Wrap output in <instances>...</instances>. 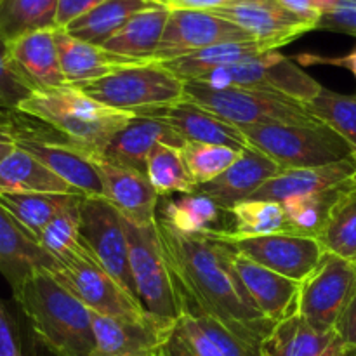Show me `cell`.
Segmentation results:
<instances>
[{
  "label": "cell",
  "mask_w": 356,
  "mask_h": 356,
  "mask_svg": "<svg viewBox=\"0 0 356 356\" xmlns=\"http://www.w3.org/2000/svg\"><path fill=\"white\" fill-rule=\"evenodd\" d=\"M156 229L172 273L181 312L205 315L261 351L273 323L256 308L233 266V249L207 233L184 235L156 216ZM181 315V313H179Z\"/></svg>",
  "instance_id": "obj_1"
},
{
  "label": "cell",
  "mask_w": 356,
  "mask_h": 356,
  "mask_svg": "<svg viewBox=\"0 0 356 356\" xmlns=\"http://www.w3.org/2000/svg\"><path fill=\"white\" fill-rule=\"evenodd\" d=\"M14 296L31 334L54 356H94L92 312L52 275L37 273Z\"/></svg>",
  "instance_id": "obj_2"
},
{
  "label": "cell",
  "mask_w": 356,
  "mask_h": 356,
  "mask_svg": "<svg viewBox=\"0 0 356 356\" xmlns=\"http://www.w3.org/2000/svg\"><path fill=\"white\" fill-rule=\"evenodd\" d=\"M19 111L47 122L87 155L99 153L134 118L97 103L75 86L33 92Z\"/></svg>",
  "instance_id": "obj_3"
},
{
  "label": "cell",
  "mask_w": 356,
  "mask_h": 356,
  "mask_svg": "<svg viewBox=\"0 0 356 356\" xmlns=\"http://www.w3.org/2000/svg\"><path fill=\"white\" fill-rule=\"evenodd\" d=\"M240 131L249 146L264 153L282 170L330 165L355 155L353 146L322 122L268 124Z\"/></svg>",
  "instance_id": "obj_4"
},
{
  "label": "cell",
  "mask_w": 356,
  "mask_h": 356,
  "mask_svg": "<svg viewBox=\"0 0 356 356\" xmlns=\"http://www.w3.org/2000/svg\"><path fill=\"white\" fill-rule=\"evenodd\" d=\"M79 89L97 103L134 117L155 115L184 99L183 80L156 61L120 68Z\"/></svg>",
  "instance_id": "obj_5"
},
{
  "label": "cell",
  "mask_w": 356,
  "mask_h": 356,
  "mask_svg": "<svg viewBox=\"0 0 356 356\" xmlns=\"http://www.w3.org/2000/svg\"><path fill=\"white\" fill-rule=\"evenodd\" d=\"M218 115L238 129L268 124H318L302 103L285 96L184 82V99Z\"/></svg>",
  "instance_id": "obj_6"
},
{
  "label": "cell",
  "mask_w": 356,
  "mask_h": 356,
  "mask_svg": "<svg viewBox=\"0 0 356 356\" xmlns=\"http://www.w3.org/2000/svg\"><path fill=\"white\" fill-rule=\"evenodd\" d=\"M197 82L207 83L211 87H238L285 96L305 106L323 87L309 73H306L302 66L296 65L294 59L280 54L278 51L263 52L228 68L216 70L214 73Z\"/></svg>",
  "instance_id": "obj_7"
},
{
  "label": "cell",
  "mask_w": 356,
  "mask_h": 356,
  "mask_svg": "<svg viewBox=\"0 0 356 356\" xmlns=\"http://www.w3.org/2000/svg\"><path fill=\"white\" fill-rule=\"evenodd\" d=\"M125 229L129 238L131 273L139 302L156 318L176 322L181 309L156 221L152 226H134L125 221Z\"/></svg>",
  "instance_id": "obj_8"
},
{
  "label": "cell",
  "mask_w": 356,
  "mask_h": 356,
  "mask_svg": "<svg viewBox=\"0 0 356 356\" xmlns=\"http://www.w3.org/2000/svg\"><path fill=\"white\" fill-rule=\"evenodd\" d=\"M356 294V263L323 252L315 270L301 282L298 313L315 329L336 330Z\"/></svg>",
  "instance_id": "obj_9"
},
{
  "label": "cell",
  "mask_w": 356,
  "mask_h": 356,
  "mask_svg": "<svg viewBox=\"0 0 356 356\" xmlns=\"http://www.w3.org/2000/svg\"><path fill=\"white\" fill-rule=\"evenodd\" d=\"M80 233L103 270L138 299L129 261L127 229L117 209L104 197H82Z\"/></svg>",
  "instance_id": "obj_10"
},
{
  "label": "cell",
  "mask_w": 356,
  "mask_h": 356,
  "mask_svg": "<svg viewBox=\"0 0 356 356\" xmlns=\"http://www.w3.org/2000/svg\"><path fill=\"white\" fill-rule=\"evenodd\" d=\"M214 235L254 263L296 282L305 280L325 252L316 238L289 232L261 236H235L228 229H214Z\"/></svg>",
  "instance_id": "obj_11"
},
{
  "label": "cell",
  "mask_w": 356,
  "mask_h": 356,
  "mask_svg": "<svg viewBox=\"0 0 356 356\" xmlns=\"http://www.w3.org/2000/svg\"><path fill=\"white\" fill-rule=\"evenodd\" d=\"M52 277L92 313L104 316H145V306L132 298L94 257L59 261Z\"/></svg>",
  "instance_id": "obj_12"
},
{
  "label": "cell",
  "mask_w": 356,
  "mask_h": 356,
  "mask_svg": "<svg viewBox=\"0 0 356 356\" xmlns=\"http://www.w3.org/2000/svg\"><path fill=\"white\" fill-rule=\"evenodd\" d=\"M245 40H252V37L218 14L209 10L174 9L169 14L153 61L165 63L212 45Z\"/></svg>",
  "instance_id": "obj_13"
},
{
  "label": "cell",
  "mask_w": 356,
  "mask_h": 356,
  "mask_svg": "<svg viewBox=\"0 0 356 356\" xmlns=\"http://www.w3.org/2000/svg\"><path fill=\"white\" fill-rule=\"evenodd\" d=\"M212 13L242 28L264 51H278L316 30L315 23L292 14L278 0H236Z\"/></svg>",
  "instance_id": "obj_14"
},
{
  "label": "cell",
  "mask_w": 356,
  "mask_h": 356,
  "mask_svg": "<svg viewBox=\"0 0 356 356\" xmlns=\"http://www.w3.org/2000/svg\"><path fill=\"white\" fill-rule=\"evenodd\" d=\"M176 322L156 318L152 313L145 316H104L92 313L94 356H156Z\"/></svg>",
  "instance_id": "obj_15"
},
{
  "label": "cell",
  "mask_w": 356,
  "mask_h": 356,
  "mask_svg": "<svg viewBox=\"0 0 356 356\" xmlns=\"http://www.w3.org/2000/svg\"><path fill=\"white\" fill-rule=\"evenodd\" d=\"M14 145L40 160L80 197H103V179L96 163L70 139L19 138Z\"/></svg>",
  "instance_id": "obj_16"
},
{
  "label": "cell",
  "mask_w": 356,
  "mask_h": 356,
  "mask_svg": "<svg viewBox=\"0 0 356 356\" xmlns=\"http://www.w3.org/2000/svg\"><path fill=\"white\" fill-rule=\"evenodd\" d=\"M184 139L165 120L149 115L134 117L99 153L89 156L104 160L122 169L146 174V162L156 145L183 148Z\"/></svg>",
  "instance_id": "obj_17"
},
{
  "label": "cell",
  "mask_w": 356,
  "mask_h": 356,
  "mask_svg": "<svg viewBox=\"0 0 356 356\" xmlns=\"http://www.w3.org/2000/svg\"><path fill=\"white\" fill-rule=\"evenodd\" d=\"M59 263L0 207V275L16 294L37 273L52 275Z\"/></svg>",
  "instance_id": "obj_18"
},
{
  "label": "cell",
  "mask_w": 356,
  "mask_h": 356,
  "mask_svg": "<svg viewBox=\"0 0 356 356\" xmlns=\"http://www.w3.org/2000/svg\"><path fill=\"white\" fill-rule=\"evenodd\" d=\"M90 159L103 179V197L117 209L118 214L134 226L155 225L160 197L146 174L111 165L96 156Z\"/></svg>",
  "instance_id": "obj_19"
},
{
  "label": "cell",
  "mask_w": 356,
  "mask_h": 356,
  "mask_svg": "<svg viewBox=\"0 0 356 356\" xmlns=\"http://www.w3.org/2000/svg\"><path fill=\"white\" fill-rule=\"evenodd\" d=\"M280 172L282 169L273 160L249 146L221 176L212 179L211 183L197 186L195 191L205 195L221 211L228 212L240 202L250 200L271 177Z\"/></svg>",
  "instance_id": "obj_20"
},
{
  "label": "cell",
  "mask_w": 356,
  "mask_h": 356,
  "mask_svg": "<svg viewBox=\"0 0 356 356\" xmlns=\"http://www.w3.org/2000/svg\"><path fill=\"white\" fill-rule=\"evenodd\" d=\"M233 266L256 308L273 325L298 313L301 282L275 273L236 250L233 254Z\"/></svg>",
  "instance_id": "obj_21"
},
{
  "label": "cell",
  "mask_w": 356,
  "mask_h": 356,
  "mask_svg": "<svg viewBox=\"0 0 356 356\" xmlns=\"http://www.w3.org/2000/svg\"><path fill=\"white\" fill-rule=\"evenodd\" d=\"M14 68L33 92L68 86L61 70L54 30H40L9 42Z\"/></svg>",
  "instance_id": "obj_22"
},
{
  "label": "cell",
  "mask_w": 356,
  "mask_h": 356,
  "mask_svg": "<svg viewBox=\"0 0 356 356\" xmlns=\"http://www.w3.org/2000/svg\"><path fill=\"white\" fill-rule=\"evenodd\" d=\"M336 330L315 329L299 313L275 323L261 344V356H346Z\"/></svg>",
  "instance_id": "obj_23"
},
{
  "label": "cell",
  "mask_w": 356,
  "mask_h": 356,
  "mask_svg": "<svg viewBox=\"0 0 356 356\" xmlns=\"http://www.w3.org/2000/svg\"><path fill=\"white\" fill-rule=\"evenodd\" d=\"M56 45H58L59 61H61L63 75L68 86H82L94 82L110 73L127 66L141 65V59L124 58L113 54L99 45L89 44L70 35L65 28H54Z\"/></svg>",
  "instance_id": "obj_24"
},
{
  "label": "cell",
  "mask_w": 356,
  "mask_h": 356,
  "mask_svg": "<svg viewBox=\"0 0 356 356\" xmlns=\"http://www.w3.org/2000/svg\"><path fill=\"white\" fill-rule=\"evenodd\" d=\"M149 117L165 120L186 143L221 145L235 149L249 148L245 136L236 125L188 101H181Z\"/></svg>",
  "instance_id": "obj_25"
},
{
  "label": "cell",
  "mask_w": 356,
  "mask_h": 356,
  "mask_svg": "<svg viewBox=\"0 0 356 356\" xmlns=\"http://www.w3.org/2000/svg\"><path fill=\"white\" fill-rule=\"evenodd\" d=\"M356 172L355 155L341 162L322 167H308V169L282 170L271 177L256 195L254 200L284 202L299 195H313L322 191L334 190L351 181Z\"/></svg>",
  "instance_id": "obj_26"
},
{
  "label": "cell",
  "mask_w": 356,
  "mask_h": 356,
  "mask_svg": "<svg viewBox=\"0 0 356 356\" xmlns=\"http://www.w3.org/2000/svg\"><path fill=\"white\" fill-rule=\"evenodd\" d=\"M170 9L163 3L156 2L146 9L139 10L131 17L106 44L103 49L124 58L141 59V61H153Z\"/></svg>",
  "instance_id": "obj_27"
},
{
  "label": "cell",
  "mask_w": 356,
  "mask_h": 356,
  "mask_svg": "<svg viewBox=\"0 0 356 356\" xmlns=\"http://www.w3.org/2000/svg\"><path fill=\"white\" fill-rule=\"evenodd\" d=\"M0 191L6 193H76L40 160L16 148L0 162Z\"/></svg>",
  "instance_id": "obj_28"
},
{
  "label": "cell",
  "mask_w": 356,
  "mask_h": 356,
  "mask_svg": "<svg viewBox=\"0 0 356 356\" xmlns=\"http://www.w3.org/2000/svg\"><path fill=\"white\" fill-rule=\"evenodd\" d=\"M263 52L268 51H264L256 40L226 42V44L212 45V47H205L191 52V54L170 59L162 65L183 82H197V80L214 73L216 70L228 68V66L242 63L254 56L263 54Z\"/></svg>",
  "instance_id": "obj_29"
},
{
  "label": "cell",
  "mask_w": 356,
  "mask_h": 356,
  "mask_svg": "<svg viewBox=\"0 0 356 356\" xmlns=\"http://www.w3.org/2000/svg\"><path fill=\"white\" fill-rule=\"evenodd\" d=\"M156 3V0H104L65 30L75 38L103 47L134 14Z\"/></svg>",
  "instance_id": "obj_30"
},
{
  "label": "cell",
  "mask_w": 356,
  "mask_h": 356,
  "mask_svg": "<svg viewBox=\"0 0 356 356\" xmlns=\"http://www.w3.org/2000/svg\"><path fill=\"white\" fill-rule=\"evenodd\" d=\"M316 240L325 252L356 263V184L353 181H348L341 188Z\"/></svg>",
  "instance_id": "obj_31"
},
{
  "label": "cell",
  "mask_w": 356,
  "mask_h": 356,
  "mask_svg": "<svg viewBox=\"0 0 356 356\" xmlns=\"http://www.w3.org/2000/svg\"><path fill=\"white\" fill-rule=\"evenodd\" d=\"M79 195L6 193L0 191V207L38 240L45 226Z\"/></svg>",
  "instance_id": "obj_32"
},
{
  "label": "cell",
  "mask_w": 356,
  "mask_h": 356,
  "mask_svg": "<svg viewBox=\"0 0 356 356\" xmlns=\"http://www.w3.org/2000/svg\"><path fill=\"white\" fill-rule=\"evenodd\" d=\"M59 0H0V37L13 42L23 35L54 30Z\"/></svg>",
  "instance_id": "obj_33"
},
{
  "label": "cell",
  "mask_w": 356,
  "mask_h": 356,
  "mask_svg": "<svg viewBox=\"0 0 356 356\" xmlns=\"http://www.w3.org/2000/svg\"><path fill=\"white\" fill-rule=\"evenodd\" d=\"M80 195L66 205L38 236L40 245L56 261L72 259V257H94L80 233ZM96 259V257H94Z\"/></svg>",
  "instance_id": "obj_34"
},
{
  "label": "cell",
  "mask_w": 356,
  "mask_h": 356,
  "mask_svg": "<svg viewBox=\"0 0 356 356\" xmlns=\"http://www.w3.org/2000/svg\"><path fill=\"white\" fill-rule=\"evenodd\" d=\"M221 209L205 195H183L177 200H165L160 207L159 218L163 219L170 228L184 235L212 232L219 222Z\"/></svg>",
  "instance_id": "obj_35"
},
{
  "label": "cell",
  "mask_w": 356,
  "mask_h": 356,
  "mask_svg": "<svg viewBox=\"0 0 356 356\" xmlns=\"http://www.w3.org/2000/svg\"><path fill=\"white\" fill-rule=\"evenodd\" d=\"M343 186L322 193L299 195L282 202L285 212V232L316 238L325 226L330 209Z\"/></svg>",
  "instance_id": "obj_36"
},
{
  "label": "cell",
  "mask_w": 356,
  "mask_h": 356,
  "mask_svg": "<svg viewBox=\"0 0 356 356\" xmlns=\"http://www.w3.org/2000/svg\"><path fill=\"white\" fill-rule=\"evenodd\" d=\"M146 177L153 184L159 197H170L172 193H195L193 181L188 176L179 148L156 145L146 162Z\"/></svg>",
  "instance_id": "obj_37"
},
{
  "label": "cell",
  "mask_w": 356,
  "mask_h": 356,
  "mask_svg": "<svg viewBox=\"0 0 356 356\" xmlns=\"http://www.w3.org/2000/svg\"><path fill=\"white\" fill-rule=\"evenodd\" d=\"M233 216V229H228L235 236H261L285 232V212L280 202L250 200L240 202L229 209Z\"/></svg>",
  "instance_id": "obj_38"
},
{
  "label": "cell",
  "mask_w": 356,
  "mask_h": 356,
  "mask_svg": "<svg viewBox=\"0 0 356 356\" xmlns=\"http://www.w3.org/2000/svg\"><path fill=\"white\" fill-rule=\"evenodd\" d=\"M306 108L316 120L329 125L346 139L356 152V96H346L322 87V90L306 103Z\"/></svg>",
  "instance_id": "obj_39"
},
{
  "label": "cell",
  "mask_w": 356,
  "mask_h": 356,
  "mask_svg": "<svg viewBox=\"0 0 356 356\" xmlns=\"http://www.w3.org/2000/svg\"><path fill=\"white\" fill-rule=\"evenodd\" d=\"M243 149L229 148L221 145H202V143H184L181 148L188 176L193 181L195 188L211 183L221 176L229 165L238 160Z\"/></svg>",
  "instance_id": "obj_40"
},
{
  "label": "cell",
  "mask_w": 356,
  "mask_h": 356,
  "mask_svg": "<svg viewBox=\"0 0 356 356\" xmlns=\"http://www.w3.org/2000/svg\"><path fill=\"white\" fill-rule=\"evenodd\" d=\"M156 356H225L214 341L200 329L197 320L188 313H181Z\"/></svg>",
  "instance_id": "obj_41"
},
{
  "label": "cell",
  "mask_w": 356,
  "mask_h": 356,
  "mask_svg": "<svg viewBox=\"0 0 356 356\" xmlns=\"http://www.w3.org/2000/svg\"><path fill=\"white\" fill-rule=\"evenodd\" d=\"M33 94L14 68L9 42L0 37V106L7 110H19L21 104Z\"/></svg>",
  "instance_id": "obj_42"
},
{
  "label": "cell",
  "mask_w": 356,
  "mask_h": 356,
  "mask_svg": "<svg viewBox=\"0 0 356 356\" xmlns=\"http://www.w3.org/2000/svg\"><path fill=\"white\" fill-rule=\"evenodd\" d=\"M0 356H30L23 323L0 298Z\"/></svg>",
  "instance_id": "obj_43"
},
{
  "label": "cell",
  "mask_w": 356,
  "mask_h": 356,
  "mask_svg": "<svg viewBox=\"0 0 356 356\" xmlns=\"http://www.w3.org/2000/svg\"><path fill=\"white\" fill-rule=\"evenodd\" d=\"M316 30L356 37V0H336L320 16Z\"/></svg>",
  "instance_id": "obj_44"
},
{
  "label": "cell",
  "mask_w": 356,
  "mask_h": 356,
  "mask_svg": "<svg viewBox=\"0 0 356 356\" xmlns=\"http://www.w3.org/2000/svg\"><path fill=\"white\" fill-rule=\"evenodd\" d=\"M104 0H59L58 16H56V28H66L76 21L79 17L86 16L87 13L99 6Z\"/></svg>",
  "instance_id": "obj_45"
},
{
  "label": "cell",
  "mask_w": 356,
  "mask_h": 356,
  "mask_svg": "<svg viewBox=\"0 0 356 356\" xmlns=\"http://www.w3.org/2000/svg\"><path fill=\"white\" fill-rule=\"evenodd\" d=\"M294 61H298L302 66L312 65H330L337 68H344L353 73L356 79V47L351 52L344 56H320V54H299L296 56Z\"/></svg>",
  "instance_id": "obj_46"
},
{
  "label": "cell",
  "mask_w": 356,
  "mask_h": 356,
  "mask_svg": "<svg viewBox=\"0 0 356 356\" xmlns=\"http://www.w3.org/2000/svg\"><path fill=\"white\" fill-rule=\"evenodd\" d=\"M336 332L339 334L348 350L356 348V294L350 301V305L346 306L343 315H341L339 322L336 325Z\"/></svg>",
  "instance_id": "obj_47"
},
{
  "label": "cell",
  "mask_w": 356,
  "mask_h": 356,
  "mask_svg": "<svg viewBox=\"0 0 356 356\" xmlns=\"http://www.w3.org/2000/svg\"><path fill=\"white\" fill-rule=\"evenodd\" d=\"M287 10H291L296 16L308 19L312 23L318 24L320 16L323 14V7L320 0H278Z\"/></svg>",
  "instance_id": "obj_48"
},
{
  "label": "cell",
  "mask_w": 356,
  "mask_h": 356,
  "mask_svg": "<svg viewBox=\"0 0 356 356\" xmlns=\"http://www.w3.org/2000/svg\"><path fill=\"white\" fill-rule=\"evenodd\" d=\"M156 2L163 3V6L169 7L170 10L190 9V10H209V13H212V10L229 6V3L236 2V0H156Z\"/></svg>",
  "instance_id": "obj_49"
},
{
  "label": "cell",
  "mask_w": 356,
  "mask_h": 356,
  "mask_svg": "<svg viewBox=\"0 0 356 356\" xmlns=\"http://www.w3.org/2000/svg\"><path fill=\"white\" fill-rule=\"evenodd\" d=\"M14 149H16V145H14L13 139H10L6 132L0 131V162H2V160H6L7 156L14 152Z\"/></svg>",
  "instance_id": "obj_50"
},
{
  "label": "cell",
  "mask_w": 356,
  "mask_h": 356,
  "mask_svg": "<svg viewBox=\"0 0 356 356\" xmlns=\"http://www.w3.org/2000/svg\"><path fill=\"white\" fill-rule=\"evenodd\" d=\"M336 2V0H320V3H322V7H323V10H327L329 9L330 6H332V3Z\"/></svg>",
  "instance_id": "obj_51"
},
{
  "label": "cell",
  "mask_w": 356,
  "mask_h": 356,
  "mask_svg": "<svg viewBox=\"0 0 356 356\" xmlns=\"http://www.w3.org/2000/svg\"><path fill=\"white\" fill-rule=\"evenodd\" d=\"M346 356H356V348H350V350H348Z\"/></svg>",
  "instance_id": "obj_52"
},
{
  "label": "cell",
  "mask_w": 356,
  "mask_h": 356,
  "mask_svg": "<svg viewBox=\"0 0 356 356\" xmlns=\"http://www.w3.org/2000/svg\"><path fill=\"white\" fill-rule=\"evenodd\" d=\"M355 159H356V152H355ZM351 181H353V183L356 184V172H355V176H353V177H351Z\"/></svg>",
  "instance_id": "obj_53"
},
{
  "label": "cell",
  "mask_w": 356,
  "mask_h": 356,
  "mask_svg": "<svg viewBox=\"0 0 356 356\" xmlns=\"http://www.w3.org/2000/svg\"><path fill=\"white\" fill-rule=\"evenodd\" d=\"M0 108H2V106H0Z\"/></svg>",
  "instance_id": "obj_54"
}]
</instances>
